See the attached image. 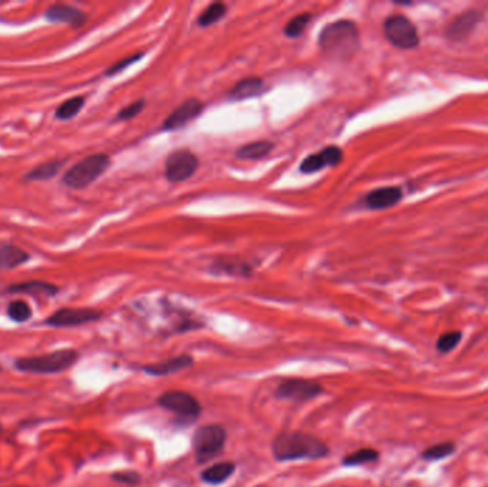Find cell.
Instances as JSON below:
<instances>
[{
    "label": "cell",
    "instance_id": "cell-25",
    "mask_svg": "<svg viewBox=\"0 0 488 487\" xmlns=\"http://www.w3.org/2000/svg\"><path fill=\"white\" fill-rule=\"evenodd\" d=\"M227 15V6L226 4H221V2H214L211 5H209L203 13L197 18V25L202 26V27H207V26H211L214 25L216 22L221 20L225 16Z\"/></svg>",
    "mask_w": 488,
    "mask_h": 487
},
{
    "label": "cell",
    "instance_id": "cell-3",
    "mask_svg": "<svg viewBox=\"0 0 488 487\" xmlns=\"http://www.w3.org/2000/svg\"><path fill=\"white\" fill-rule=\"evenodd\" d=\"M110 167V157L103 153L87 156L73 164L63 176V185L79 190L91 186Z\"/></svg>",
    "mask_w": 488,
    "mask_h": 487
},
{
    "label": "cell",
    "instance_id": "cell-26",
    "mask_svg": "<svg viewBox=\"0 0 488 487\" xmlns=\"http://www.w3.org/2000/svg\"><path fill=\"white\" fill-rule=\"evenodd\" d=\"M380 459V453L374 449L366 448V449H360L356 450L354 453L345 456L343 459V465L352 467V466H362V465H367V463H374Z\"/></svg>",
    "mask_w": 488,
    "mask_h": 487
},
{
    "label": "cell",
    "instance_id": "cell-8",
    "mask_svg": "<svg viewBox=\"0 0 488 487\" xmlns=\"http://www.w3.org/2000/svg\"><path fill=\"white\" fill-rule=\"evenodd\" d=\"M197 167V156L189 149H179L167 156L164 164V176L170 183H182L193 177Z\"/></svg>",
    "mask_w": 488,
    "mask_h": 487
},
{
    "label": "cell",
    "instance_id": "cell-19",
    "mask_svg": "<svg viewBox=\"0 0 488 487\" xmlns=\"http://www.w3.org/2000/svg\"><path fill=\"white\" fill-rule=\"evenodd\" d=\"M30 256L23 249L9 242H0V271L16 269L25 264Z\"/></svg>",
    "mask_w": 488,
    "mask_h": 487
},
{
    "label": "cell",
    "instance_id": "cell-20",
    "mask_svg": "<svg viewBox=\"0 0 488 487\" xmlns=\"http://www.w3.org/2000/svg\"><path fill=\"white\" fill-rule=\"evenodd\" d=\"M235 470H236V465L233 462H220L204 469L200 474V479L206 484L218 486L227 481L233 476Z\"/></svg>",
    "mask_w": 488,
    "mask_h": 487
},
{
    "label": "cell",
    "instance_id": "cell-32",
    "mask_svg": "<svg viewBox=\"0 0 488 487\" xmlns=\"http://www.w3.org/2000/svg\"><path fill=\"white\" fill-rule=\"evenodd\" d=\"M145 56V53H138V55H133V56H128V58H126V59H123V60H120V62H117L116 65H113L107 72H106V74L107 76H114V74H117V73H120V72H123L124 69H127L128 66H131L133 63H136V62H139L142 58Z\"/></svg>",
    "mask_w": 488,
    "mask_h": 487
},
{
    "label": "cell",
    "instance_id": "cell-17",
    "mask_svg": "<svg viewBox=\"0 0 488 487\" xmlns=\"http://www.w3.org/2000/svg\"><path fill=\"white\" fill-rule=\"evenodd\" d=\"M211 272L214 275L247 278L251 275V266L236 257H218L211 264Z\"/></svg>",
    "mask_w": 488,
    "mask_h": 487
},
{
    "label": "cell",
    "instance_id": "cell-18",
    "mask_svg": "<svg viewBox=\"0 0 488 487\" xmlns=\"http://www.w3.org/2000/svg\"><path fill=\"white\" fill-rule=\"evenodd\" d=\"M264 83L260 77H244L233 86V89L229 92V100L242 102L246 99L260 96L264 92Z\"/></svg>",
    "mask_w": 488,
    "mask_h": 487
},
{
    "label": "cell",
    "instance_id": "cell-1",
    "mask_svg": "<svg viewBox=\"0 0 488 487\" xmlns=\"http://www.w3.org/2000/svg\"><path fill=\"white\" fill-rule=\"evenodd\" d=\"M272 452L277 462L317 460L327 457L330 449L319 437L303 431H283L275 437Z\"/></svg>",
    "mask_w": 488,
    "mask_h": 487
},
{
    "label": "cell",
    "instance_id": "cell-24",
    "mask_svg": "<svg viewBox=\"0 0 488 487\" xmlns=\"http://www.w3.org/2000/svg\"><path fill=\"white\" fill-rule=\"evenodd\" d=\"M457 450V445L454 441H440L435 445L427 448L421 453V459L426 462H438L442 459L451 457Z\"/></svg>",
    "mask_w": 488,
    "mask_h": 487
},
{
    "label": "cell",
    "instance_id": "cell-5",
    "mask_svg": "<svg viewBox=\"0 0 488 487\" xmlns=\"http://www.w3.org/2000/svg\"><path fill=\"white\" fill-rule=\"evenodd\" d=\"M226 429L220 424H204L193 434V449L197 463L203 465L217 457L225 449Z\"/></svg>",
    "mask_w": 488,
    "mask_h": 487
},
{
    "label": "cell",
    "instance_id": "cell-9",
    "mask_svg": "<svg viewBox=\"0 0 488 487\" xmlns=\"http://www.w3.org/2000/svg\"><path fill=\"white\" fill-rule=\"evenodd\" d=\"M323 386L315 380L286 379L277 386L275 396L276 398H280V401L303 403L307 401H313V398L323 393Z\"/></svg>",
    "mask_w": 488,
    "mask_h": 487
},
{
    "label": "cell",
    "instance_id": "cell-23",
    "mask_svg": "<svg viewBox=\"0 0 488 487\" xmlns=\"http://www.w3.org/2000/svg\"><path fill=\"white\" fill-rule=\"evenodd\" d=\"M65 166L63 160H52L48 163H41L33 170H30L25 179L32 181V182H43V181H51L53 177L62 170Z\"/></svg>",
    "mask_w": 488,
    "mask_h": 487
},
{
    "label": "cell",
    "instance_id": "cell-10",
    "mask_svg": "<svg viewBox=\"0 0 488 487\" xmlns=\"http://www.w3.org/2000/svg\"><path fill=\"white\" fill-rule=\"evenodd\" d=\"M102 318V313L95 309L87 307H65L48 318L46 325L52 327H74L91 322H96Z\"/></svg>",
    "mask_w": 488,
    "mask_h": 487
},
{
    "label": "cell",
    "instance_id": "cell-15",
    "mask_svg": "<svg viewBox=\"0 0 488 487\" xmlns=\"http://www.w3.org/2000/svg\"><path fill=\"white\" fill-rule=\"evenodd\" d=\"M192 365H193V358L192 356H189V354H179V356L166 359V361L159 362V363L146 365V366L142 368V370L146 375L160 377V376H169V375L179 373L182 370H186V369L192 368Z\"/></svg>",
    "mask_w": 488,
    "mask_h": 487
},
{
    "label": "cell",
    "instance_id": "cell-6",
    "mask_svg": "<svg viewBox=\"0 0 488 487\" xmlns=\"http://www.w3.org/2000/svg\"><path fill=\"white\" fill-rule=\"evenodd\" d=\"M385 39L393 46L411 51L420 44V36L416 25L404 15H391L384 20L383 25Z\"/></svg>",
    "mask_w": 488,
    "mask_h": 487
},
{
    "label": "cell",
    "instance_id": "cell-27",
    "mask_svg": "<svg viewBox=\"0 0 488 487\" xmlns=\"http://www.w3.org/2000/svg\"><path fill=\"white\" fill-rule=\"evenodd\" d=\"M461 340H463V332L460 330H451L447 333H442L435 342V349L437 351L442 354L451 353L454 349L459 347Z\"/></svg>",
    "mask_w": 488,
    "mask_h": 487
},
{
    "label": "cell",
    "instance_id": "cell-11",
    "mask_svg": "<svg viewBox=\"0 0 488 487\" xmlns=\"http://www.w3.org/2000/svg\"><path fill=\"white\" fill-rule=\"evenodd\" d=\"M482 18V12L477 9L464 11L453 19V22L447 26L444 34L450 41L463 43L473 34V32L481 23Z\"/></svg>",
    "mask_w": 488,
    "mask_h": 487
},
{
    "label": "cell",
    "instance_id": "cell-4",
    "mask_svg": "<svg viewBox=\"0 0 488 487\" xmlns=\"http://www.w3.org/2000/svg\"><path fill=\"white\" fill-rule=\"evenodd\" d=\"M77 361V351L72 349H62L58 351H52L43 356L34 358H23L16 362V368L22 372L39 373V375H49V373H60Z\"/></svg>",
    "mask_w": 488,
    "mask_h": 487
},
{
    "label": "cell",
    "instance_id": "cell-29",
    "mask_svg": "<svg viewBox=\"0 0 488 487\" xmlns=\"http://www.w3.org/2000/svg\"><path fill=\"white\" fill-rule=\"evenodd\" d=\"M310 20H312V15L310 13H301L294 16L291 20H289V23L284 27V34L287 37L296 39L298 36L303 34V32L307 29Z\"/></svg>",
    "mask_w": 488,
    "mask_h": 487
},
{
    "label": "cell",
    "instance_id": "cell-12",
    "mask_svg": "<svg viewBox=\"0 0 488 487\" xmlns=\"http://www.w3.org/2000/svg\"><path fill=\"white\" fill-rule=\"evenodd\" d=\"M343 150L338 146H327L323 150L308 155L304 157V160L300 164V171L304 174L317 173L322 169L326 167H334L338 166L343 160Z\"/></svg>",
    "mask_w": 488,
    "mask_h": 487
},
{
    "label": "cell",
    "instance_id": "cell-13",
    "mask_svg": "<svg viewBox=\"0 0 488 487\" xmlns=\"http://www.w3.org/2000/svg\"><path fill=\"white\" fill-rule=\"evenodd\" d=\"M204 110V103L199 99H187L180 106H177L163 122V130H176L186 126L192 120L200 116Z\"/></svg>",
    "mask_w": 488,
    "mask_h": 487
},
{
    "label": "cell",
    "instance_id": "cell-21",
    "mask_svg": "<svg viewBox=\"0 0 488 487\" xmlns=\"http://www.w3.org/2000/svg\"><path fill=\"white\" fill-rule=\"evenodd\" d=\"M8 292L32 294V296H55L59 292V287L56 285L43 282V280H29V282L9 286Z\"/></svg>",
    "mask_w": 488,
    "mask_h": 487
},
{
    "label": "cell",
    "instance_id": "cell-30",
    "mask_svg": "<svg viewBox=\"0 0 488 487\" xmlns=\"http://www.w3.org/2000/svg\"><path fill=\"white\" fill-rule=\"evenodd\" d=\"M8 315L13 322L23 323L32 318V309L23 300H15L8 307Z\"/></svg>",
    "mask_w": 488,
    "mask_h": 487
},
{
    "label": "cell",
    "instance_id": "cell-16",
    "mask_svg": "<svg viewBox=\"0 0 488 487\" xmlns=\"http://www.w3.org/2000/svg\"><path fill=\"white\" fill-rule=\"evenodd\" d=\"M46 19L52 23H66L73 27H80L84 25L87 16L77 8L70 5H52L46 13Z\"/></svg>",
    "mask_w": 488,
    "mask_h": 487
},
{
    "label": "cell",
    "instance_id": "cell-28",
    "mask_svg": "<svg viewBox=\"0 0 488 487\" xmlns=\"http://www.w3.org/2000/svg\"><path fill=\"white\" fill-rule=\"evenodd\" d=\"M84 106V98L76 96L72 98L66 102H63L58 109H56V117L60 120H69L73 119Z\"/></svg>",
    "mask_w": 488,
    "mask_h": 487
},
{
    "label": "cell",
    "instance_id": "cell-22",
    "mask_svg": "<svg viewBox=\"0 0 488 487\" xmlns=\"http://www.w3.org/2000/svg\"><path fill=\"white\" fill-rule=\"evenodd\" d=\"M275 149V143L270 141H257L247 143L236 152V156L243 160H260L270 155Z\"/></svg>",
    "mask_w": 488,
    "mask_h": 487
},
{
    "label": "cell",
    "instance_id": "cell-2",
    "mask_svg": "<svg viewBox=\"0 0 488 487\" xmlns=\"http://www.w3.org/2000/svg\"><path fill=\"white\" fill-rule=\"evenodd\" d=\"M319 46L323 55L334 62H345L357 53L360 33L352 20L329 23L319 36Z\"/></svg>",
    "mask_w": 488,
    "mask_h": 487
},
{
    "label": "cell",
    "instance_id": "cell-31",
    "mask_svg": "<svg viewBox=\"0 0 488 487\" xmlns=\"http://www.w3.org/2000/svg\"><path fill=\"white\" fill-rule=\"evenodd\" d=\"M145 99H140V100H136V102H133L130 105H127L126 108H123L117 116H116V120H120V122H124V120H130L133 117H136L143 109H145Z\"/></svg>",
    "mask_w": 488,
    "mask_h": 487
},
{
    "label": "cell",
    "instance_id": "cell-33",
    "mask_svg": "<svg viewBox=\"0 0 488 487\" xmlns=\"http://www.w3.org/2000/svg\"><path fill=\"white\" fill-rule=\"evenodd\" d=\"M112 477L123 484L127 486H138L142 481V476L138 472H119V473H113Z\"/></svg>",
    "mask_w": 488,
    "mask_h": 487
},
{
    "label": "cell",
    "instance_id": "cell-7",
    "mask_svg": "<svg viewBox=\"0 0 488 487\" xmlns=\"http://www.w3.org/2000/svg\"><path fill=\"white\" fill-rule=\"evenodd\" d=\"M157 403L164 410L177 416L183 423H193L202 413V406L197 398L183 390H169L160 394Z\"/></svg>",
    "mask_w": 488,
    "mask_h": 487
},
{
    "label": "cell",
    "instance_id": "cell-14",
    "mask_svg": "<svg viewBox=\"0 0 488 487\" xmlns=\"http://www.w3.org/2000/svg\"><path fill=\"white\" fill-rule=\"evenodd\" d=\"M403 200V190L398 186H384L371 190L364 197V204L370 210H384L394 207Z\"/></svg>",
    "mask_w": 488,
    "mask_h": 487
}]
</instances>
